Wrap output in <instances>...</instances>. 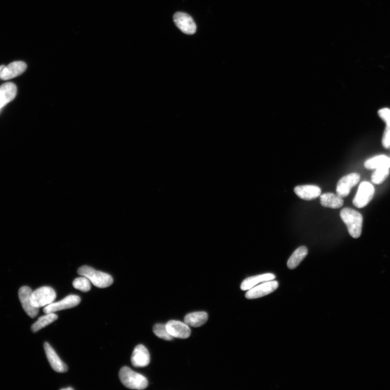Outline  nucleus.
<instances>
[{
	"instance_id": "f257e3e1",
	"label": "nucleus",
	"mask_w": 390,
	"mask_h": 390,
	"mask_svg": "<svg viewBox=\"0 0 390 390\" xmlns=\"http://www.w3.org/2000/svg\"><path fill=\"white\" fill-rule=\"evenodd\" d=\"M340 215L347 225L350 235L355 238L360 237L362 234L363 222L361 213L349 207H345Z\"/></svg>"
},
{
	"instance_id": "f03ea898",
	"label": "nucleus",
	"mask_w": 390,
	"mask_h": 390,
	"mask_svg": "<svg viewBox=\"0 0 390 390\" xmlns=\"http://www.w3.org/2000/svg\"><path fill=\"white\" fill-rule=\"evenodd\" d=\"M119 379L126 388L134 390H143L148 386L147 379L143 375L134 372L128 367L122 368L119 373Z\"/></svg>"
},
{
	"instance_id": "7ed1b4c3",
	"label": "nucleus",
	"mask_w": 390,
	"mask_h": 390,
	"mask_svg": "<svg viewBox=\"0 0 390 390\" xmlns=\"http://www.w3.org/2000/svg\"><path fill=\"white\" fill-rule=\"evenodd\" d=\"M78 273L89 279L93 285L100 288L110 286L113 282L112 276L107 273L98 271L94 268L87 266L79 268Z\"/></svg>"
},
{
	"instance_id": "20e7f679",
	"label": "nucleus",
	"mask_w": 390,
	"mask_h": 390,
	"mask_svg": "<svg viewBox=\"0 0 390 390\" xmlns=\"http://www.w3.org/2000/svg\"><path fill=\"white\" fill-rule=\"evenodd\" d=\"M56 297V293L52 288L42 287L31 293V304L39 308L53 303Z\"/></svg>"
},
{
	"instance_id": "39448f33",
	"label": "nucleus",
	"mask_w": 390,
	"mask_h": 390,
	"mask_svg": "<svg viewBox=\"0 0 390 390\" xmlns=\"http://www.w3.org/2000/svg\"><path fill=\"white\" fill-rule=\"evenodd\" d=\"M374 194L375 188L373 185L368 182H363L354 198V205L358 208H363L370 203Z\"/></svg>"
},
{
	"instance_id": "423d86ee",
	"label": "nucleus",
	"mask_w": 390,
	"mask_h": 390,
	"mask_svg": "<svg viewBox=\"0 0 390 390\" xmlns=\"http://www.w3.org/2000/svg\"><path fill=\"white\" fill-rule=\"evenodd\" d=\"M278 287L279 282L277 281L274 280L264 282L262 284L249 289L246 294V298L248 299L261 298L274 292Z\"/></svg>"
},
{
	"instance_id": "0eeeda50",
	"label": "nucleus",
	"mask_w": 390,
	"mask_h": 390,
	"mask_svg": "<svg viewBox=\"0 0 390 390\" xmlns=\"http://www.w3.org/2000/svg\"><path fill=\"white\" fill-rule=\"evenodd\" d=\"M360 179V175L357 173L350 174L345 176L338 182L336 189L337 194L342 198L347 197L350 193L352 188L358 184Z\"/></svg>"
},
{
	"instance_id": "6e6552de",
	"label": "nucleus",
	"mask_w": 390,
	"mask_h": 390,
	"mask_svg": "<svg viewBox=\"0 0 390 390\" xmlns=\"http://www.w3.org/2000/svg\"><path fill=\"white\" fill-rule=\"evenodd\" d=\"M174 21L176 26L185 34L192 35L196 32V25L193 18L185 12H176L174 15Z\"/></svg>"
},
{
	"instance_id": "1a4fd4ad",
	"label": "nucleus",
	"mask_w": 390,
	"mask_h": 390,
	"mask_svg": "<svg viewBox=\"0 0 390 390\" xmlns=\"http://www.w3.org/2000/svg\"><path fill=\"white\" fill-rule=\"evenodd\" d=\"M81 301V299L77 295H71L65 298L64 299L52 303L43 308V312L46 314L54 313L61 310L69 309L78 306Z\"/></svg>"
},
{
	"instance_id": "9d476101",
	"label": "nucleus",
	"mask_w": 390,
	"mask_h": 390,
	"mask_svg": "<svg viewBox=\"0 0 390 390\" xmlns=\"http://www.w3.org/2000/svg\"><path fill=\"white\" fill-rule=\"evenodd\" d=\"M31 289L27 286L21 287L18 291V297L23 307V310L28 316L31 318H35L39 313V308L34 307L31 304Z\"/></svg>"
},
{
	"instance_id": "9b49d317",
	"label": "nucleus",
	"mask_w": 390,
	"mask_h": 390,
	"mask_svg": "<svg viewBox=\"0 0 390 390\" xmlns=\"http://www.w3.org/2000/svg\"><path fill=\"white\" fill-rule=\"evenodd\" d=\"M168 331L174 338L187 339L191 335V330L185 323L171 320L166 324Z\"/></svg>"
},
{
	"instance_id": "f8f14e48",
	"label": "nucleus",
	"mask_w": 390,
	"mask_h": 390,
	"mask_svg": "<svg viewBox=\"0 0 390 390\" xmlns=\"http://www.w3.org/2000/svg\"><path fill=\"white\" fill-rule=\"evenodd\" d=\"M27 65L23 61H14L4 67L0 74V78L7 80L14 78L26 71Z\"/></svg>"
},
{
	"instance_id": "ddd939ff",
	"label": "nucleus",
	"mask_w": 390,
	"mask_h": 390,
	"mask_svg": "<svg viewBox=\"0 0 390 390\" xmlns=\"http://www.w3.org/2000/svg\"><path fill=\"white\" fill-rule=\"evenodd\" d=\"M44 349H45L48 361L52 368L56 372L59 373L67 372V366L61 360L51 346L46 342L44 344Z\"/></svg>"
},
{
	"instance_id": "4468645a",
	"label": "nucleus",
	"mask_w": 390,
	"mask_h": 390,
	"mask_svg": "<svg viewBox=\"0 0 390 390\" xmlns=\"http://www.w3.org/2000/svg\"><path fill=\"white\" fill-rule=\"evenodd\" d=\"M150 358L148 350L144 346H137L131 357L133 366L137 368L146 367L150 363Z\"/></svg>"
},
{
	"instance_id": "2eb2a0df",
	"label": "nucleus",
	"mask_w": 390,
	"mask_h": 390,
	"mask_svg": "<svg viewBox=\"0 0 390 390\" xmlns=\"http://www.w3.org/2000/svg\"><path fill=\"white\" fill-rule=\"evenodd\" d=\"M294 191L299 198L306 200L316 199L322 194L321 189L314 185L297 186L294 188Z\"/></svg>"
},
{
	"instance_id": "dca6fc26",
	"label": "nucleus",
	"mask_w": 390,
	"mask_h": 390,
	"mask_svg": "<svg viewBox=\"0 0 390 390\" xmlns=\"http://www.w3.org/2000/svg\"><path fill=\"white\" fill-rule=\"evenodd\" d=\"M276 276L272 273H266L261 275L250 276L245 279L241 285V289L242 291H248L249 289L255 287L260 283L268 281L274 280Z\"/></svg>"
},
{
	"instance_id": "f3484780",
	"label": "nucleus",
	"mask_w": 390,
	"mask_h": 390,
	"mask_svg": "<svg viewBox=\"0 0 390 390\" xmlns=\"http://www.w3.org/2000/svg\"><path fill=\"white\" fill-rule=\"evenodd\" d=\"M320 203L322 206L332 209H338L344 204L343 198L331 193H327L320 196Z\"/></svg>"
},
{
	"instance_id": "a211bd4d",
	"label": "nucleus",
	"mask_w": 390,
	"mask_h": 390,
	"mask_svg": "<svg viewBox=\"0 0 390 390\" xmlns=\"http://www.w3.org/2000/svg\"><path fill=\"white\" fill-rule=\"evenodd\" d=\"M208 316L205 312H197L187 314L185 318V323L188 326L198 328L204 325L207 320Z\"/></svg>"
},
{
	"instance_id": "6ab92c4d",
	"label": "nucleus",
	"mask_w": 390,
	"mask_h": 390,
	"mask_svg": "<svg viewBox=\"0 0 390 390\" xmlns=\"http://www.w3.org/2000/svg\"><path fill=\"white\" fill-rule=\"evenodd\" d=\"M365 167L368 169H379L390 168V158L384 156H377L368 160L364 164Z\"/></svg>"
},
{
	"instance_id": "aec40b11",
	"label": "nucleus",
	"mask_w": 390,
	"mask_h": 390,
	"mask_svg": "<svg viewBox=\"0 0 390 390\" xmlns=\"http://www.w3.org/2000/svg\"><path fill=\"white\" fill-rule=\"evenodd\" d=\"M308 254V249L305 246H301L294 251L287 261L289 269L296 268Z\"/></svg>"
},
{
	"instance_id": "412c9836",
	"label": "nucleus",
	"mask_w": 390,
	"mask_h": 390,
	"mask_svg": "<svg viewBox=\"0 0 390 390\" xmlns=\"http://www.w3.org/2000/svg\"><path fill=\"white\" fill-rule=\"evenodd\" d=\"M0 93H1L5 105H7L15 98L17 87L13 83H6L0 86Z\"/></svg>"
},
{
	"instance_id": "4be33fe9",
	"label": "nucleus",
	"mask_w": 390,
	"mask_h": 390,
	"mask_svg": "<svg viewBox=\"0 0 390 390\" xmlns=\"http://www.w3.org/2000/svg\"><path fill=\"white\" fill-rule=\"evenodd\" d=\"M58 316L54 313L46 314V316L39 318L37 322L31 326V330H32L33 332H36L37 331L45 328L46 326L52 323L56 319H58Z\"/></svg>"
},
{
	"instance_id": "5701e85b",
	"label": "nucleus",
	"mask_w": 390,
	"mask_h": 390,
	"mask_svg": "<svg viewBox=\"0 0 390 390\" xmlns=\"http://www.w3.org/2000/svg\"><path fill=\"white\" fill-rule=\"evenodd\" d=\"M73 286L75 289L83 292H89L91 288L90 280L84 276L75 279L73 282Z\"/></svg>"
},
{
	"instance_id": "b1692460",
	"label": "nucleus",
	"mask_w": 390,
	"mask_h": 390,
	"mask_svg": "<svg viewBox=\"0 0 390 390\" xmlns=\"http://www.w3.org/2000/svg\"><path fill=\"white\" fill-rule=\"evenodd\" d=\"M389 173L388 168L376 169L371 176V181L374 184L380 185L387 179Z\"/></svg>"
},
{
	"instance_id": "393cba45",
	"label": "nucleus",
	"mask_w": 390,
	"mask_h": 390,
	"mask_svg": "<svg viewBox=\"0 0 390 390\" xmlns=\"http://www.w3.org/2000/svg\"><path fill=\"white\" fill-rule=\"evenodd\" d=\"M155 335L159 338L166 340V341H172L174 337L170 334L166 328V325L162 324H156L153 328Z\"/></svg>"
},
{
	"instance_id": "a878e982",
	"label": "nucleus",
	"mask_w": 390,
	"mask_h": 390,
	"mask_svg": "<svg viewBox=\"0 0 390 390\" xmlns=\"http://www.w3.org/2000/svg\"><path fill=\"white\" fill-rule=\"evenodd\" d=\"M386 123L387 126L383 135L382 143L383 146L387 148L390 146V117Z\"/></svg>"
},
{
	"instance_id": "bb28decb",
	"label": "nucleus",
	"mask_w": 390,
	"mask_h": 390,
	"mask_svg": "<svg viewBox=\"0 0 390 390\" xmlns=\"http://www.w3.org/2000/svg\"><path fill=\"white\" fill-rule=\"evenodd\" d=\"M5 105V104L4 102V100L1 96V93H0V109L3 108Z\"/></svg>"
},
{
	"instance_id": "cd10ccee",
	"label": "nucleus",
	"mask_w": 390,
	"mask_h": 390,
	"mask_svg": "<svg viewBox=\"0 0 390 390\" xmlns=\"http://www.w3.org/2000/svg\"><path fill=\"white\" fill-rule=\"evenodd\" d=\"M74 389L72 388H64L62 389L61 390H73Z\"/></svg>"
},
{
	"instance_id": "c85d7f7f",
	"label": "nucleus",
	"mask_w": 390,
	"mask_h": 390,
	"mask_svg": "<svg viewBox=\"0 0 390 390\" xmlns=\"http://www.w3.org/2000/svg\"><path fill=\"white\" fill-rule=\"evenodd\" d=\"M4 67V66H3V65L0 66V74H1V71H2V70H3Z\"/></svg>"
}]
</instances>
